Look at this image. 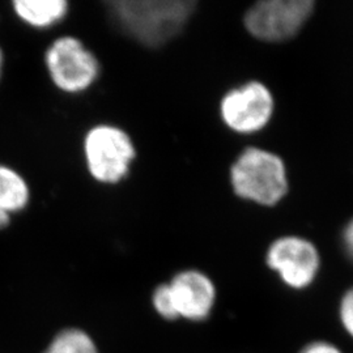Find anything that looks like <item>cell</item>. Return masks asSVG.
<instances>
[{
	"mask_svg": "<svg viewBox=\"0 0 353 353\" xmlns=\"http://www.w3.org/2000/svg\"><path fill=\"white\" fill-rule=\"evenodd\" d=\"M196 4L195 0H113L106 7L119 32L157 49L183 32Z\"/></svg>",
	"mask_w": 353,
	"mask_h": 353,
	"instance_id": "cell-1",
	"label": "cell"
},
{
	"mask_svg": "<svg viewBox=\"0 0 353 353\" xmlns=\"http://www.w3.org/2000/svg\"><path fill=\"white\" fill-rule=\"evenodd\" d=\"M230 183L237 196L259 205L281 202L288 190V173L283 159L274 152L250 147L230 168Z\"/></svg>",
	"mask_w": 353,
	"mask_h": 353,
	"instance_id": "cell-2",
	"label": "cell"
},
{
	"mask_svg": "<svg viewBox=\"0 0 353 353\" xmlns=\"http://www.w3.org/2000/svg\"><path fill=\"white\" fill-rule=\"evenodd\" d=\"M84 154L90 176L101 183L114 185L128 174L137 151L126 131L100 125L85 135Z\"/></svg>",
	"mask_w": 353,
	"mask_h": 353,
	"instance_id": "cell-3",
	"label": "cell"
},
{
	"mask_svg": "<svg viewBox=\"0 0 353 353\" xmlns=\"http://www.w3.org/2000/svg\"><path fill=\"white\" fill-rule=\"evenodd\" d=\"M314 6L313 0H262L248 10L243 24L259 41H288L303 29Z\"/></svg>",
	"mask_w": 353,
	"mask_h": 353,
	"instance_id": "cell-4",
	"label": "cell"
},
{
	"mask_svg": "<svg viewBox=\"0 0 353 353\" xmlns=\"http://www.w3.org/2000/svg\"><path fill=\"white\" fill-rule=\"evenodd\" d=\"M45 62L52 83L67 93L84 92L100 74L97 58L75 37L55 39L46 51Z\"/></svg>",
	"mask_w": 353,
	"mask_h": 353,
	"instance_id": "cell-5",
	"label": "cell"
},
{
	"mask_svg": "<svg viewBox=\"0 0 353 353\" xmlns=\"http://www.w3.org/2000/svg\"><path fill=\"white\" fill-rule=\"evenodd\" d=\"M321 255L312 241L284 236L274 241L265 254V263L292 290L310 287L321 270Z\"/></svg>",
	"mask_w": 353,
	"mask_h": 353,
	"instance_id": "cell-6",
	"label": "cell"
},
{
	"mask_svg": "<svg viewBox=\"0 0 353 353\" xmlns=\"http://www.w3.org/2000/svg\"><path fill=\"white\" fill-rule=\"evenodd\" d=\"M275 110V100L268 87L261 81H249L232 89L223 97L220 114L232 131L252 134L263 130Z\"/></svg>",
	"mask_w": 353,
	"mask_h": 353,
	"instance_id": "cell-7",
	"label": "cell"
},
{
	"mask_svg": "<svg viewBox=\"0 0 353 353\" xmlns=\"http://www.w3.org/2000/svg\"><path fill=\"white\" fill-rule=\"evenodd\" d=\"M168 284L178 318L199 322L211 314L216 288L207 275L195 270L182 271Z\"/></svg>",
	"mask_w": 353,
	"mask_h": 353,
	"instance_id": "cell-8",
	"label": "cell"
},
{
	"mask_svg": "<svg viewBox=\"0 0 353 353\" xmlns=\"http://www.w3.org/2000/svg\"><path fill=\"white\" fill-rule=\"evenodd\" d=\"M14 13L33 28H49L63 20L68 12L65 0H14Z\"/></svg>",
	"mask_w": 353,
	"mask_h": 353,
	"instance_id": "cell-9",
	"label": "cell"
},
{
	"mask_svg": "<svg viewBox=\"0 0 353 353\" xmlns=\"http://www.w3.org/2000/svg\"><path fill=\"white\" fill-rule=\"evenodd\" d=\"M30 198L24 176L14 169L0 165V210L12 214L24 210Z\"/></svg>",
	"mask_w": 353,
	"mask_h": 353,
	"instance_id": "cell-10",
	"label": "cell"
},
{
	"mask_svg": "<svg viewBox=\"0 0 353 353\" xmlns=\"http://www.w3.org/2000/svg\"><path fill=\"white\" fill-rule=\"evenodd\" d=\"M43 353H100L87 332L79 328H67L59 332Z\"/></svg>",
	"mask_w": 353,
	"mask_h": 353,
	"instance_id": "cell-11",
	"label": "cell"
},
{
	"mask_svg": "<svg viewBox=\"0 0 353 353\" xmlns=\"http://www.w3.org/2000/svg\"><path fill=\"white\" fill-rule=\"evenodd\" d=\"M152 303L157 314L163 316L166 321H174L178 318L170 296L169 284H161L154 290L152 296Z\"/></svg>",
	"mask_w": 353,
	"mask_h": 353,
	"instance_id": "cell-12",
	"label": "cell"
},
{
	"mask_svg": "<svg viewBox=\"0 0 353 353\" xmlns=\"http://www.w3.org/2000/svg\"><path fill=\"white\" fill-rule=\"evenodd\" d=\"M339 321L345 334L353 339V287L345 290L339 303Z\"/></svg>",
	"mask_w": 353,
	"mask_h": 353,
	"instance_id": "cell-13",
	"label": "cell"
},
{
	"mask_svg": "<svg viewBox=\"0 0 353 353\" xmlns=\"http://www.w3.org/2000/svg\"><path fill=\"white\" fill-rule=\"evenodd\" d=\"M299 353H344L341 348L327 341H316L306 344Z\"/></svg>",
	"mask_w": 353,
	"mask_h": 353,
	"instance_id": "cell-14",
	"label": "cell"
},
{
	"mask_svg": "<svg viewBox=\"0 0 353 353\" xmlns=\"http://www.w3.org/2000/svg\"><path fill=\"white\" fill-rule=\"evenodd\" d=\"M343 243L345 248V252L353 259V219L345 225L343 230Z\"/></svg>",
	"mask_w": 353,
	"mask_h": 353,
	"instance_id": "cell-15",
	"label": "cell"
},
{
	"mask_svg": "<svg viewBox=\"0 0 353 353\" xmlns=\"http://www.w3.org/2000/svg\"><path fill=\"white\" fill-rule=\"evenodd\" d=\"M10 224H11V214L0 210V230L6 229Z\"/></svg>",
	"mask_w": 353,
	"mask_h": 353,
	"instance_id": "cell-16",
	"label": "cell"
},
{
	"mask_svg": "<svg viewBox=\"0 0 353 353\" xmlns=\"http://www.w3.org/2000/svg\"><path fill=\"white\" fill-rule=\"evenodd\" d=\"M1 70H3V51L0 49V76H1Z\"/></svg>",
	"mask_w": 353,
	"mask_h": 353,
	"instance_id": "cell-17",
	"label": "cell"
}]
</instances>
